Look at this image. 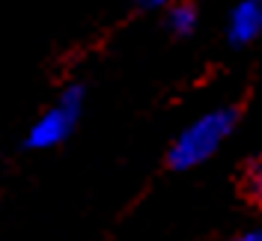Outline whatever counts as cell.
<instances>
[{"mask_svg":"<svg viewBox=\"0 0 262 241\" xmlns=\"http://www.w3.org/2000/svg\"><path fill=\"white\" fill-rule=\"evenodd\" d=\"M232 125H235V111L232 107H217V111L203 113L173 140L170 155H167L170 167L173 170H191V167L206 164L229 137Z\"/></svg>","mask_w":262,"mask_h":241,"instance_id":"cell-1","label":"cell"},{"mask_svg":"<svg viewBox=\"0 0 262 241\" xmlns=\"http://www.w3.org/2000/svg\"><path fill=\"white\" fill-rule=\"evenodd\" d=\"M81 111H83V90L81 86H69L63 96L30 125L27 137H24L27 149L45 152V149H54L63 140H69V134L75 131L78 119H81Z\"/></svg>","mask_w":262,"mask_h":241,"instance_id":"cell-2","label":"cell"},{"mask_svg":"<svg viewBox=\"0 0 262 241\" xmlns=\"http://www.w3.org/2000/svg\"><path fill=\"white\" fill-rule=\"evenodd\" d=\"M227 36L232 45H247L262 36V0H242L232 6L227 21Z\"/></svg>","mask_w":262,"mask_h":241,"instance_id":"cell-3","label":"cell"},{"mask_svg":"<svg viewBox=\"0 0 262 241\" xmlns=\"http://www.w3.org/2000/svg\"><path fill=\"white\" fill-rule=\"evenodd\" d=\"M167 27H170L173 33H179V36L194 33L196 9L191 6V3H176V6H170V12H167Z\"/></svg>","mask_w":262,"mask_h":241,"instance_id":"cell-4","label":"cell"},{"mask_svg":"<svg viewBox=\"0 0 262 241\" xmlns=\"http://www.w3.org/2000/svg\"><path fill=\"white\" fill-rule=\"evenodd\" d=\"M245 185H247V193L253 196V203H256V206H262V158H256L253 164H250Z\"/></svg>","mask_w":262,"mask_h":241,"instance_id":"cell-5","label":"cell"},{"mask_svg":"<svg viewBox=\"0 0 262 241\" xmlns=\"http://www.w3.org/2000/svg\"><path fill=\"white\" fill-rule=\"evenodd\" d=\"M137 3H140V6H146V9H164L170 0H137Z\"/></svg>","mask_w":262,"mask_h":241,"instance_id":"cell-6","label":"cell"},{"mask_svg":"<svg viewBox=\"0 0 262 241\" xmlns=\"http://www.w3.org/2000/svg\"><path fill=\"white\" fill-rule=\"evenodd\" d=\"M245 241H262V229H250V232H245Z\"/></svg>","mask_w":262,"mask_h":241,"instance_id":"cell-7","label":"cell"}]
</instances>
